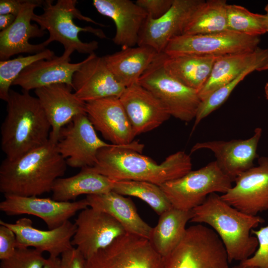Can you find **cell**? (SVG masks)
<instances>
[{
    "label": "cell",
    "mask_w": 268,
    "mask_h": 268,
    "mask_svg": "<svg viewBox=\"0 0 268 268\" xmlns=\"http://www.w3.org/2000/svg\"><path fill=\"white\" fill-rule=\"evenodd\" d=\"M72 87L54 84L34 90L51 125L50 139L56 143L61 129L74 117L85 113V102L72 92Z\"/></svg>",
    "instance_id": "21"
},
{
    "label": "cell",
    "mask_w": 268,
    "mask_h": 268,
    "mask_svg": "<svg viewBox=\"0 0 268 268\" xmlns=\"http://www.w3.org/2000/svg\"><path fill=\"white\" fill-rule=\"evenodd\" d=\"M60 258L49 256L46 259V261L43 268H60Z\"/></svg>",
    "instance_id": "43"
},
{
    "label": "cell",
    "mask_w": 268,
    "mask_h": 268,
    "mask_svg": "<svg viewBox=\"0 0 268 268\" xmlns=\"http://www.w3.org/2000/svg\"><path fill=\"white\" fill-rule=\"evenodd\" d=\"M74 223L76 228L71 244L86 260L127 233L111 215L90 207L81 210Z\"/></svg>",
    "instance_id": "12"
},
{
    "label": "cell",
    "mask_w": 268,
    "mask_h": 268,
    "mask_svg": "<svg viewBox=\"0 0 268 268\" xmlns=\"http://www.w3.org/2000/svg\"><path fill=\"white\" fill-rule=\"evenodd\" d=\"M114 181L90 167L81 169L76 175L57 179L53 186L52 199L60 201H70L77 197L98 195L112 191Z\"/></svg>",
    "instance_id": "29"
},
{
    "label": "cell",
    "mask_w": 268,
    "mask_h": 268,
    "mask_svg": "<svg viewBox=\"0 0 268 268\" xmlns=\"http://www.w3.org/2000/svg\"><path fill=\"white\" fill-rule=\"evenodd\" d=\"M85 268H164V259L148 239L126 233L87 259Z\"/></svg>",
    "instance_id": "9"
},
{
    "label": "cell",
    "mask_w": 268,
    "mask_h": 268,
    "mask_svg": "<svg viewBox=\"0 0 268 268\" xmlns=\"http://www.w3.org/2000/svg\"><path fill=\"white\" fill-rule=\"evenodd\" d=\"M101 15L111 18L116 32L112 39L122 49L137 46L141 30L148 17L146 12L131 0H93Z\"/></svg>",
    "instance_id": "23"
},
{
    "label": "cell",
    "mask_w": 268,
    "mask_h": 268,
    "mask_svg": "<svg viewBox=\"0 0 268 268\" xmlns=\"http://www.w3.org/2000/svg\"><path fill=\"white\" fill-rule=\"evenodd\" d=\"M25 0H0V15L13 14L17 16Z\"/></svg>",
    "instance_id": "41"
},
{
    "label": "cell",
    "mask_w": 268,
    "mask_h": 268,
    "mask_svg": "<svg viewBox=\"0 0 268 268\" xmlns=\"http://www.w3.org/2000/svg\"><path fill=\"white\" fill-rule=\"evenodd\" d=\"M163 259L164 268H229L220 238L201 224L187 228L180 243Z\"/></svg>",
    "instance_id": "6"
},
{
    "label": "cell",
    "mask_w": 268,
    "mask_h": 268,
    "mask_svg": "<svg viewBox=\"0 0 268 268\" xmlns=\"http://www.w3.org/2000/svg\"><path fill=\"white\" fill-rule=\"evenodd\" d=\"M56 145L67 166L82 169L95 165L100 149L116 145L101 139L87 115L82 114L61 129Z\"/></svg>",
    "instance_id": "11"
},
{
    "label": "cell",
    "mask_w": 268,
    "mask_h": 268,
    "mask_svg": "<svg viewBox=\"0 0 268 268\" xmlns=\"http://www.w3.org/2000/svg\"><path fill=\"white\" fill-rule=\"evenodd\" d=\"M268 70V62L267 63V64L263 66L260 70L259 71H263V70Z\"/></svg>",
    "instance_id": "47"
},
{
    "label": "cell",
    "mask_w": 268,
    "mask_h": 268,
    "mask_svg": "<svg viewBox=\"0 0 268 268\" xmlns=\"http://www.w3.org/2000/svg\"><path fill=\"white\" fill-rule=\"evenodd\" d=\"M17 248L16 238L14 232L7 226L0 223V259H9Z\"/></svg>",
    "instance_id": "38"
},
{
    "label": "cell",
    "mask_w": 268,
    "mask_h": 268,
    "mask_svg": "<svg viewBox=\"0 0 268 268\" xmlns=\"http://www.w3.org/2000/svg\"><path fill=\"white\" fill-rule=\"evenodd\" d=\"M264 65V64L258 63L248 67L234 79L218 88L202 100L194 119L192 131L195 130L201 120L226 101L236 86L246 76L254 71H259Z\"/></svg>",
    "instance_id": "35"
},
{
    "label": "cell",
    "mask_w": 268,
    "mask_h": 268,
    "mask_svg": "<svg viewBox=\"0 0 268 268\" xmlns=\"http://www.w3.org/2000/svg\"><path fill=\"white\" fill-rule=\"evenodd\" d=\"M192 218V210L174 207L160 215L157 225L152 228L149 239L156 251L163 258L180 243L186 232V225Z\"/></svg>",
    "instance_id": "30"
},
{
    "label": "cell",
    "mask_w": 268,
    "mask_h": 268,
    "mask_svg": "<svg viewBox=\"0 0 268 268\" xmlns=\"http://www.w3.org/2000/svg\"><path fill=\"white\" fill-rule=\"evenodd\" d=\"M251 233L257 239L258 248L250 258L240 263L257 268H268V225L258 230L254 229Z\"/></svg>",
    "instance_id": "37"
},
{
    "label": "cell",
    "mask_w": 268,
    "mask_h": 268,
    "mask_svg": "<svg viewBox=\"0 0 268 268\" xmlns=\"http://www.w3.org/2000/svg\"><path fill=\"white\" fill-rule=\"evenodd\" d=\"M203 0H173L168 11L161 17H147L139 34L137 46L149 47L163 53L168 43L182 35L193 14Z\"/></svg>",
    "instance_id": "14"
},
{
    "label": "cell",
    "mask_w": 268,
    "mask_h": 268,
    "mask_svg": "<svg viewBox=\"0 0 268 268\" xmlns=\"http://www.w3.org/2000/svg\"><path fill=\"white\" fill-rule=\"evenodd\" d=\"M260 37L250 36L230 30L205 34H182L172 39L163 53L168 56L197 55L221 57L253 51Z\"/></svg>",
    "instance_id": "10"
},
{
    "label": "cell",
    "mask_w": 268,
    "mask_h": 268,
    "mask_svg": "<svg viewBox=\"0 0 268 268\" xmlns=\"http://www.w3.org/2000/svg\"><path fill=\"white\" fill-rule=\"evenodd\" d=\"M227 19L228 30L255 37L267 33L264 14L252 12L242 6L228 4Z\"/></svg>",
    "instance_id": "34"
},
{
    "label": "cell",
    "mask_w": 268,
    "mask_h": 268,
    "mask_svg": "<svg viewBox=\"0 0 268 268\" xmlns=\"http://www.w3.org/2000/svg\"><path fill=\"white\" fill-rule=\"evenodd\" d=\"M0 210L8 215L29 214L42 219L49 229L57 228L78 211L88 206L86 199L76 201H60L36 196H5Z\"/></svg>",
    "instance_id": "15"
},
{
    "label": "cell",
    "mask_w": 268,
    "mask_h": 268,
    "mask_svg": "<svg viewBox=\"0 0 268 268\" xmlns=\"http://www.w3.org/2000/svg\"><path fill=\"white\" fill-rule=\"evenodd\" d=\"M55 56L52 50L46 48L37 54L0 61V98L7 101L10 86L25 68L38 61L51 59Z\"/></svg>",
    "instance_id": "33"
},
{
    "label": "cell",
    "mask_w": 268,
    "mask_h": 268,
    "mask_svg": "<svg viewBox=\"0 0 268 268\" xmlns=\"http://www.w3.org/2000/svg\"><path fill=\"white\" fill-rule=\"evenodd\" d=\"M72 87L75 95L86 102L109 97H120L126 88L107 67L103 57L89 55L74 73Z\"/></svg>",
    "instance_id": "17"
},
{
    "label": "cell",
    "mask_w": 268,
    "mask_h": 268,
    "mask_svg": "<svg viewBox=\"0 0 268 268\" xmlns=\"http://www.w3.org/2000/svg\"><path fill=\"white\" fill-rule=\"evenodd\" d=\"M88 206L105 212L116 219L127 233L149 240L152 227L139 215L133 201L114 191L86 196Z\"/></svg>",
    "instance_id": "25"
},
{
    "label": "cell",
    "mask_w": 268,
    "mask_h": 268,
    "mask_svg": "<svg viewBox=\"0 0 268 268\" xmlns=\"http://www.w3.org/2000/svg\"><path fill=\"white\" fill-rule=\"evenodd\" d=\"M225 0H204L195 11L183 34H205L227 31Z\"/></svg>",
    "instance_id": "31"
},
{
    "label": "cell",
    "mask_w": 268,
    "mask_h": 268,
    "mask_svg": "<svg viewBox=\"0 0 268 268\" xmlns=\"http://www.w3.org/2000/svg\"><path fill=\"white\" fill-rule=\"evenodd\" d=\"M45 0H25L14 22L0 32V59L9 60L11 57L22 53L35 54L46 49L44 43L32 44L31 38H40L45 34L37 24H32L37 7L43 6Z\"/></svg>",
    "instance_id": "19"
},
{
    "label": "cell",
    "mask_w": 268,
    "mask_h": 268,
    "mask_svg": "<svg viewBox=\"0 0 268 268\" xmlns=\"http://www.w3.org/2000/svg\"><path fill=\"white\" fill-rule=\"evenodd\" d=\"M232 268H257L254 267L245 266L242 264L241 263H239V264L235 266Z\"/></svg>",
    "instance_id": "45"
},
{
    "label": "cell",
    "mask_w": 268,
    "mask_h": 268,
    "mask_svg": "<svg viewBox=\"0 0 268 268\" xmlns=\"http://www.w3.org/2000/svg\"><path fill=\"white\" fill-rule=\"evenodd\" d=\"M16 16L13 14L0 15V31L8 28L15 21Z\"/></svg>",
    "instance_id": "42"
},
{
    "label": "cell",
    "mask_w": 268,
    "mask_h": 268,
    "mask_svg": "<svg viewBox=\"0 0 268 268\" xmlns=\"http://www.w3.org/2000/svg\"><path fill=\"white\" fill-rule=\"evenodd\" d=\"M85 263L84 256L73 247L61 255L60 268H85Z\"/></svg>",
    "instance_id": "40"
},
{
    "label": "cell",
    "mask_w": 268,
    "mask_h": 268,
    "mask_svg": "<svg viewBox=\"0 0 268 268\" xmlns=\"http://www.w3.org/2000/svg\"><path fill=\"white\" fill-rule=\"evenodd\" d=\"M119 99L135 136L157 128L171 117L162 103L138 83L126 87Z\"/></svg>",
    "instance_id": "22"
},
{
    "label": "cell",
    "mask_w": 268,
    "mask_h": 268,
    "mask_svg": "<svg viewBox=\"0 0 268 268\" xmlns=\"http://www.w3.org/2000/svg\"><path fill=\"white\" fill-rule=\"evenodd\" d=\"M15 233L17 248L33 247L42 253L48 252L49 256L59 257L64 252L71 249V240L76 231V225L69 220L61 226L48 230L33 226L32 221L24 217L13 223L0 220Z\"/></svg>",
    "instance_id": "20"
},
{
    "label": "cell",
    "mask_w": 268,
    "mask_h": 268,
    "mask_svg": "<svg viewBox=\"0 0 268 268\" xmlns=\"http://www.w3.org/2000/svg\"><path fill=\"white\" fill-rule=\"evenodd\" d=\"M268 62V49L259 47L253 51L219 57L215 61L206 83L198 92L201 101L234 79L248 67L258 63L265 65Z\"/></svg>",
    "instance_id": "26"
},
{
    "label": "cell",
    "mask_w": 268,
    "mask_h": 268,
    "mask_svg": "<svg viewBox=\"0 0 268 268\" xmlns=\"http://www.w3.org/2000/svg\"><path fill=\"white\" fill-rule=\"evenodd\" d=\"M158 54L149 47L137 46L103 57L116 79L127 87L138 83Z\"/></svg>",
    "instance_id": "27"
},
{
    "label": "cell",
    "mask_w": 268,
    "mask_h": 268,
    "mask_svg": "<svg viewBox=\"0 0 268 268\" xmlns=\"http://www.w3.org/2000/svg\"><path fill=\"white\" fill-rule=\"evenodd\" d=\"M232 182L214 161L160 187L173 207L190 211L203 203L210 194L226 193Z\"/></svg>",
    "instance_id": "7"
},
{
    "label": "cell",
    "mask_w": 268,
    "mask_h": 268,
    "mask_svg": "<svg viewBox=\"0 0 268 268\" xmlns=\"http://www.w3.org/2000/svg\"><path fill=\"white\" fill-rule=\"evenodd\" d=\"M77 2L76 0H58L53 4V0H46L43 4V12L34 14L32 21L43 30L49 32V38L44 41L46 46L52 42L57 41L64 46L65 50L72 49L80 54L90 55L95 53L98 48V42L95 40L83 42L79 39V33L89 32L100 39L107 38V36L101 29L78 26L74 23L73 19L77 18L102 27L106 26L82 15L76 8Z\"/></svg>",
    "instance_id": "5"
},
{
    "label": "cell",
    "mask_w": 268,
    "mask_h": 268,
    "mask_svg": "<svg viewBox=\"0 0 268 268\" xmlns=\"http://www.w3.org/2000/svg\"><path fill=\"white\" fill-rule=\"evenodd\" d=\"M46 261L43 253L30 248H17L10 258L1 261L0 268H43Z\"/></svg>",
    "instance_id": "36"
},
{
    "label": "cell",
    "mask_w": 268,
    "mask_h": 268,
    "mask_svg": "<svg viewBox=\"0 0 268 268\" xmlns=\"http://www.w3.org/2000/svg\"><path fill=\"white\" fill-rule=\"evenodd\" d=\"M262 131L261 128H256L253 135L246 139L197 142L191 153L202 149L211 150L218 166L234 182L238 176L254 166V160L259 158L257 148Z\"/></svg>",
    "instance_id": "16"
},
{
    "label": "cell",
    "mask_w": 268,
    "mask_h": 268,
    "mask_svg": "<svg viewBox=\"0 0 268 268\" xmlns=\"http://www.w3.org/2000/svg\"><path fill=\"white\" fill-rule=\"evenodd\" d=\"M190 221L210 227L221 240L230 263H241L256 252L258 242L251 235V231L264 220L240 211L225 201L221 196L213 193L192 210Z\"/></svg>",
    "instance_id": "4"
},
{
    "label": "cell",
    "mask_w": 268,
    "mask_h": 268,
    "mask_svg": "<svg viewBox=\"0 0 268 268\" xmlns=\"http://www.w3.org/2000/svg\"><path fill=\"white\" fill-rule=\"evenodd\" d=\"M74 51L65 50L61 56L32 64L21 72L13 85L19 86L28 92L54 84L63 83L72 87L73 75L83 63V60L76 63L70 62Z\"/></svg>",
    "instance_id": "24"
},
{
    "label": "cell",
    "mask_w": 268,
    "mask_h": 268,
    "mask_svg": "<svg viewBox=\"0 0 268 268\" xmlns=\"http://www.w3.org/2000/svg\"><path fill=\"white\" fill-rule=\"evenodd\" d=\"M66 160L56 143L44 145L14 160H3L0 166V192L5 196L37 197L52 192L56 180L67 170Z\"/></svg>",
    "instance_id": "2"
},
{
    "label": "cell",
    "mask_w": 268,
    "mask_h": 268,
    "mask_svg": "<svg viewBox=\"0 0 268 268\" xmlns=\"http://www.w3.org/2000/svg\"><path fill=\"white\" fill-rule=\"evenodd\" d=\"M85 113L94 129L111 144L126 145L134 141L132 125L119 97L87 101Z\"/></svg>",
    "instance_id": "18"
},
{
    "label": "cell",
    "mask_w": 268,
    "mask_h": 268,
    "mask_svg": "<svg viewBox=\"0 0 268 268\" xmlns=\"http://www.w3.org/2000/svg\"><path fill=\"white\" fill-rule=\"evenodd\" d=\"M112 191L123 196L141 199L159 215L173 207L160 186L151 183L131 180L114 181Z\"/></svg>",
    "instance_id": "32"
},
{
    "label": "cell",
    "mask_w": 268,
    "mask_h": 268,
    "mask_svg": "<svg viewBox=\"0 0 268 268\" xmlns=\"http://www.w3.org/2000/svg\"><path fill=\"white\" fill-rule=\"evenodd\" d=\"M144 144L134 141L126 145L100 149L92 170L113 181L131 180L151 183L159 186L180 178L192 170L190 156L179 151L160 164L143 155Z\"/></svg>",
    "instance_id": "1"
},
{
    "label": "cell",
    "mask_w": 268,
    "mask_h": 268,
    "mask_svg": "<svg viewBox=\"0 0 268 268\" xmlns=\"http://www.w3.org/2000/svg\"><path fill=\"white\" fill-rule=\"evenodd\" d=\"M235 185L221 198L248 214L257 215L268 210V157H259L258 165L238 176Z\"/></svg>",
    "instance_id": "13"
},
{
    "label": "cell",
    "mask_w": 268,
    "mask_h": 268,
    "mask_svg": "<svg viewBox=\"0 0 268 268\" xmlns=\"http://www.w3.org/2000/svg\"><path fill=\"white\" fill-rule=\"evenodd\" d=\"M6 115L1 125V148L5 158L14 160L46 144L51 125L36 97L10 89Z\"/></svg>",
    "instance_id": "3"
},
{
    "label": "cell",
    "mask_w": 268,
    "mask_h": 268,
    "mask_svg": "<svg viewBox=\"0 0 268 268\" xmlns=\"http://www.w3.org/2000/svg\"><path fill=\"white\" fill-rule=\"evenodd\" d=\"M138 83L162 103L171 116L186 123L195 119L201 101L198 92L185 85L165 70L161 53L141 75Z\"/></svg>",
    "instance_id": "8"
},
{
    "label": "cell",
    "mask_w": 268,
    "mask_h": 268,
    "mask_svg": "<svg viewBox=\"0 0 268 268\" xmlns=\"http://www.w3.org/2000/svg\"><path fill=\"white\" fill-rule=\"evenodd\" d=\"M153 19L163 15L170 8L173 0H137L135 1Z\"/></svg>",
    "instance_id": "39"
},
{
    "label": "cell",
    "mask_w": 268,
    "mask_h": 268,
    "mask_svg": "<svg viewBox=\"0 0 268 268\" xmlns=\"http://www.w3.org/2000/svg\"><path fill=\"white\" fill-rule=\"evenodd\" d=\"M264 91H265V97L266 99L268 100V82H267L266 84H265Z\"/></svg>",
    "instance_id": "46"
},
{
    "label": "cell",
    "mask_w": 268,
    "mask_h": 268,
    "mask_svg": "<svg viewBox=\"0 0 268 268\" xmlns=\"http://www.w3.org/2000/svg\"><path fill=\"white\" fill-rule=\"evenodd\" d=\"M163 66L173 77L199 92L207 81L219 58L197 55L168 56L161 53Z\"/></svg>",
    "instance_id": "28"
},
{
    "label": "cell",
    "mask_w": 268,
    "mask_h": 268,
    "mask_svg": "<svg viewBox=\"0 0 268 268\" xmlns=\"http://www.w3.org/2000/svg\"><path fill=\"white\" fill-rule=\"evenodd\" d=\"M265 13L264 14L265 16V26L267 30V32H268V4H267L265 7Z\"/></svg>",
    "instance_id": "44"
}]
</instances>
